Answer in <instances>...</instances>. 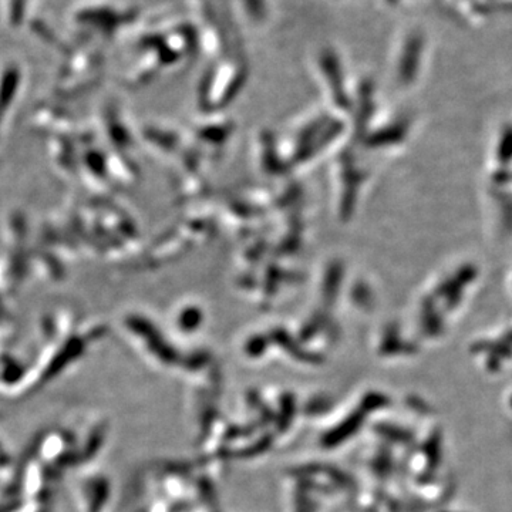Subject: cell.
I'll use <instances>...</instances> for the list:
<instances>
[{
  "label": "cell",
  "instance_id": "1",
  "mask_svg": "<svg viewBox=\"0 0 512 512\" xmlns=\"http://www.w3.org/2000/svg\"><path fill=\"white\" fill-rule=\"evenodd\" d=\"M35 0H0L2 19L10 28H19L28 19Z\"/></svg>",
  "mask_w": 512,
  "mask_h": 512
}]
</instances>
